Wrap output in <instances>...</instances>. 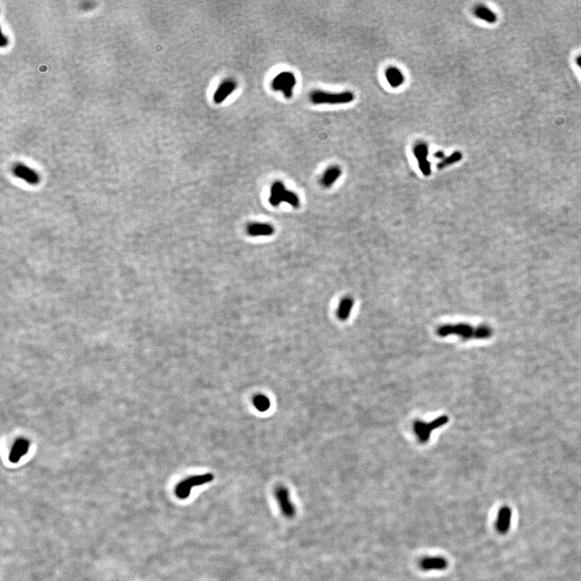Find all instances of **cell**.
Segmentation results:
<instances>
[{"instance_id":"cell-21","label":"cell","mask_w":581,"mask_h":581,"mask_svg":"<svg viewBox=\"0 0 581 581\" xmlns=\"http://www.w3.org/2000/svg\"><path fill=\"white\" fill-rule=\"evenodd\" d=\"M284 202L289 203L292 207L298 208L299 206V199L296 193L292 191H286L284 194Z\"/></svg>"},{"instance_id":"cell-18","label":"cell","mask_w":581,"mask_h":581,"mask_svg":"<svg viewBox=\"0 0 581 581\" xmlns=\"http://www.w3.org/2000/svg\"><path fill=\"white\" fill-rule=\"evenodd\" d=\"M475 17L478 18L480 20L485 21L489 24H494L497 20V15L495 14L493 11L490 10L489 8L485 6H477L474 9L473 12Z\"/></svg>"},{"instance_id":"cell-11","label":"cell","mask_w":581,"mask_h":581,"mask_svg":"<svg viewBox=\"0 0 581 581\" xmlns=\"http://www.w3.org/2000/svg\"><path fill=\"white\" fill-rule=\"evenodd\" d=\"M236 83L233 80H226V81L223 82L218 88L217 91L214 94L213 99L216 104H221L224 102L225 99L235 91L236 88Z\"/></svg>"},{"instance_id":"cell-5","label":"cell","mask_w":581,"mask_h":581,"mask_svg":"<svg viewBox=\"0 0 581 581\" xmlns=\"http://www.w3.org/2000/svg\"><path fill=\"white\" fill-rule=\"evenodd\" d=\"M296 84V77L291 72H282L279 74L273 79L271 83L272 88L276 91H282L287 99L292 98V90Z\"/></svg>"},{"instance_id":"cell-20","label":"cell","mask_w":581,"mask_h":581,"mask_svg":"<svg viewBox=\"0 0 581 581\" xmlns=\"http://www.w3.org/2000/svg\"><path fill=\"white\" fill-rule=\"evenodd\" d=\"M253 403L259 412H266L270 407V400L264 395H256L253 399Z\"/></svg>"},{"instance_id":"cell-10","label":"cell","mask_w":581,"mask_h":581,"mask_svg":"<svg viewBox=\"0 0 581 581\" xmlns=\"http://www.w3.org/2000/svg\"><path fill=\"white\" fill-rule=\"evenodd\" d=\"M387 82L392 88H398L404 84L405 77L401 70L396 66H390L387 68L384 72Z\"/></svg>"},{"instance_id":"cell-12","label":"cell","mask_w":581,"mask_h":581,"mask_svg":"<svg viewBox=\"0 0 581 581\" xmlns=\"http://www.w3.org/2000/svg\"><path fill=\"white\" fill-rule=\"evenodd\" d=\"M28 448H29V442L28 440L24 438L18 439L12 447L9 457L10 461L14 463L20 461V458L28 453Z\"/></svg>"},{"instance_id":"cell-7","label":"cell","mask_w":581,"mask_h":581,"mask_svg":"<svg viewBox=\"0 0 581 581\" xmlns=\"http://www.w3.org/2000/svg\"><path fill=\"white\" fill-rule=\"evenodd\" d=\"M414 156L418 161V167L425 176H430L431 175V165L429 160V146L425 142H419L414 146Z\"/></svg>"},{"instance_id":"cell-22","label":"cell","mask_w":581,"mask_h":581,"mask_svg":"<svg viewBox=\"0 0 581 581\" xmlns=\"http://www.w3.org/2000/svg\"><path fill=\"white\" fill-rule=\"evenodd\" d=\"M434 158L441 160H441H443L444 158H446L445 153H444L443 151H441V150L437 151L435 154H434Z\"/></svg>"},{"instance_id":"cell-16","label":"cell","mask_w":581,"mask_h":581,"mask_svg":"<svg viewBox=\"0 0 581 581\" xmlns=\"http://www.w3.org/2000/svg\"><path fill=\"white\" fill-rule=\"evenodd\" d=\"M286 191L285 187L281 182H276L272 185L270 189V195L269 198L270 204L274 207H277L280 203L284 202V194Z\"/></svg>"},{"instance_id":"cell-9","label":"cell","mask_w":581,"mask_h":581,"mask_svg":"<svg viewBox=\"0 0 581 581\" xmlns=\"http://www.w3.org/2000/svg\"><path fill=\"white\" fill-rule=\"evenodd\" d=\"M512 522V510L508 507H503L499 511L496 522V529L500 534L508 531Z\"/></svg>"},{"instance_id":"cell-1","label":"cell","mask_w":581,"mask_h":581,"mask_svg":"<svg viewBox=\"0 0 581 581\" xmlns=\"http://www.w3.org/2000/svg\"><path fill=\"white\" fill-rule=\"evenodd\" d=\"M312 102L315 105H347L355 100V96L351 91L331 93L326 91H316L310 96Z\"/></svg>"},{"instance_id":"cell-23","label":"cell","mask_w":581,"mask_h":581,"mask_svg":"<svg viewBox=\"0 0 581 581\" xmlns=\"http://www.w3.org/2000/svg\"><path fill=\"white\" fill-rule=\"evenodd\" d=\"M576 63H577L578 66H579L581 68V55L577 57V59H576Z\"/></svg>"},{"instance_id":"cell-2","label":"cell","mask_w":581,"mask_h":581,"mask_svg":"<svg viewBox=\"0 0 581 581\" xmlns=\"http://www.w3.org/2000/svg\"><path fill=\"white\" fill-rule=\"evenodd\" d=\"M448 421L449 419L447 416H441L439 418H437L430 423H426L422 421H416L414 424V430L416 436L418 437V441L422 444L426 443L430 440L431 432L437 428L444 426L448 423Z\"/></svg>"},{"instance_id":"cell-6","label":"cell","mask_w":581,"mask_h":581,"mask_svg":"<svg viewBox=\"0 0 581 581\" xmlns=\"http://www.w3.org/2000/svg\"><path fill=\"white\" fill-rule=\"evenodd\" d=\"M276 500L278 501L280 509L286 518H292L296 515V508L290 498L289 491L284 486H280L275 492Z\"/></svg>"},{"instance_id":"cell-14","label":"cell","mask_w":581,"mask_h":581,"mask_svg":"<svg viewBox=\"0 0 581 581\" xmlns=\"http://www.w3.org/2000/svg\"><path fill=\"white\" fill-rule=\"evenodd\" d=\"M275 232L274 227L264 223H253L247 227V232L250 236H270Z\"/></svg>"},{"instance_id":"cell-4","label":"cell","mask_w":581,"mask_h":581,"mask_svg":"<svg viewBox=\"0 0 581 581\" xmlns=\"http://www.w3.org/2000/svg\"><path fill=\"white\" fill-rule=\"evenodd\" d=\"M213 479H214V476H213V474H210V473L204 474V475L189 477L177 485L176 489V496L182 500L187 499L191 494V489H193L194 487L199 486V485H203L204 484H207V483L212 482Z\"/></svg>"},{"instance_id":"cell-17","label":"cell","mask_w":581,"mask_h":581,"mask_svg":"<svg viewBox=\"0 0 581 581\" xmlns=\"http://www.w3.org/2000/svg\"><path fill=\"white\" fill-rule=\"evenodd\" d=\"M354 299L351 297H345L341 299V302L339 303L338 309H337V316L339 320L341 321H347L351 315V312H352L353 307H354Z\"/></svg>"},{"instance_id":"cell-19","label":"cell","mask_w":581,"mask_h":581,"mask_svg":"<svg viewBox=\"0 0 581 581\" xmlns=\"http://www.w3.org/2000/svg\"><path fill=\"white\" fill-rule=\"evenodd\" d=\"M462 158H463V154L460 151H455L452 154H450L448 157H446L443 160H441V162H438L437 165V169H442L448 167V166L454 165V164L460 162Z\"/></svg>"},{"instance_id":"cell-15","label":"cell","mask_w":581,"mask_h":581,"mask_svg":"<svg viewBox=\"0 0 581 581\" xmlns=\"http://www.w3.org/2000/svg\"><path fill=\"white\" fill-rule=\"evenodd\" d=\"M341 176V169L337 166H330L325 170L321 178V185L329 188L334 184Z\"/></svg>"},{"instance_id":"cell-8","label":"cell","mask_w":581,"mask_h":581,"mask_svg":"<svg viewBox=\"0 0 581 581\" xmlns=\"http://www.w3.org/2000/svg\"><path fill=\"white\" fill-rule=\"evenodd\" d=\"M448 566V560L441 556L425 557L420 561V567L424 571H442Z\"/></svg>"},{"instance_id":"cell-13","label":"cell","mask_w":581,"mask_h":581,"mask_svg":"<svg viewBox=\"0 0 581 581\" xmlns=\"http://www.w3.org/2000/svg\"><path fill=\"white\" fill-rule=\"evenodd\" d=\"M15 176L20 178L22 180L30 184H37L39 182V177L38 174L33 169H30L28 166L24 165H17L14 167Z\"/></svg>"},{"instance_id":"cell-3","label":"cell","mask_w":581,"mask_h":581,"mask_svg":"<svg viewBox=\"0 0 581 581\" xmlns=\"http://www.w3.org/2000/svg\"><path fill=\"white\" fill-rule=\"evenodd\" d=\"M437 333L440 337H448L449 335H457L463 340L477 338V329L468 324L459 323L455 325H444L438 328Z\"/></svg>"}]
</instances>
